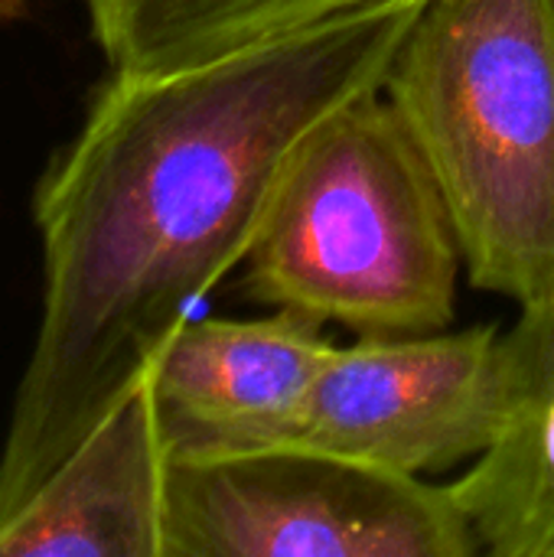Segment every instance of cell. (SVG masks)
<instances>
[{
  "mask_svg": "<svg viewBox=\"0 0 554 557\" xmlns=\"http://www.w3.org/2000/svg\"><path fill=\"white\" fill-rule=\"evenodd\" d=\"M170 463L144 372L29 503L0 522V557H163Z\"/></svg>",
  "mask_w": 554,
  "mask_h": 557,
  "instance_id": "52a82bcc",
  "label": "cell"
},
{
  "mask_svg": "<svg viewBox=\"0 0 554 557\" xmlns=\"http://www.w3.org/2000/svg\"><path fill=\"white\" fill-rule=\"evenodd\" d=\"M460 268L447 202L379 88L297 144L242 261V290L356 336H415L457 320Z\"/></svg>",
  "mask_w": 554,
  "mask_h": 557,
  "instance_id": "3957f363",
  "label": "cell"
},
{
  "mask_svg": "<svg viewBox=\"0 0 554 557\" xmlns=\"http://www.w3.org/2000/svg\"><path fill=\"white\" fill-rule=\"evenodd\" d=\"M23 10H26V0H0V23L23 16Z\"/></svg>",
  "mask_w": 554,
  "mask_h": 557,
  "instance_id": "30bf717a",
  "label": "cell"
},
{
  "mask_svg": "<svg viewBox=\"0 0 554 557\" xmlns=\"http://www.w3.org/2000/svg\"><path fill=\"white\" fill-rule=\"evenodd\" d=\"M513 401L496 441L451 483L480 555L554 557V307L506 330Z\"/></svg>",
  "mask_w": 554,
  "mask_h": 557,
  "instance_id": "ba28073f",
  "label": "cell"
},
{
  "mask_svg": "<svg viewBox=\"0 0 554 557\" xmlns=\"http://www.w3.org/2000/svg\"><path fill=\"white\" fill-rule=\"evenodd\" d=\"M513 401L506 330L359 336L327 359L294 447L428 476L477 460Z\"/></svg>",
  "mask_w": 554,
  "mask_h": 557,
  "instance_id": "5b68a950",
  "label": "cell"
},
{
  "mask_svg": "<svg viewBox=\"0 0 554 557\" xmlns=\"http://www.w3.org/2000/svg\"><path fill=\"white\" fill-rule=\"evenodd\" d=\"M333 349L336 343L320 333V323L294 310L255 320H186L147 366L170 457L294 444Z\"/></svg>",
  "mask_w": 554,
  "mask_h": 557,
  "instance_id": "8992f818",
  "label": "cell"
},
{
  "mask_svg": "<svg viewBox=\"0 0 554 557\" xmlns=\"http://www.w3.org/2000/svg\"><path fill=\"white\" fill-rule=\"evenodd\" d=\"M379 0H82L108 72H163Z\"/></svg>",
  "mask_w": 554,
  "mask_h": 557,
  "instance_id": "9c48e42d",
  "label": "cell"
},
{
  "mask_svg": "<svg viewBox=\"0 0 554 557\" xmlns=\"http://www.w3.org/2000/svg\"><path fill=\"white\" fill-rule=\"evenodd\" d=\"M473 287L554 307V0H428L382 78Z\"/></svg>",
  "mask_w": 554,
  "mask_h": 557,
  "instance_id": "7a4b0ae2",
  "label": "cell"
},
{
  "mask_svg": "<svg viewBox=\"0 0 554 557\" xmlns=\"http://www.w3.org/2000/svg\"><path fill=\"white\" fill-rule=\"evenodd\" d=\"M451 483L310 447L173 460L163 557H477Z\"/></svg>",
  "mask_w": 554,
  "mask_h": 557,
  "instance_id": "277c9868",
  "label": "cell"
},
{
  "mask_svg": "<svg viewBox=\"0 0 554 557\" xmlns=\"http://www.w3.org/2000/svg\"><path fill=\"white\" fill-rule=\"evenodd\" d=\"M428 0H379L238 52L108 72L33 193L42 317L0 450V522L235 271L297 144L379 91Z\"/></svg>",
  "mask_w": 554,
  "mask_h": 557,
  "instance_id": "6da1fadb",
  "label": "cell"
}]
</instances>
